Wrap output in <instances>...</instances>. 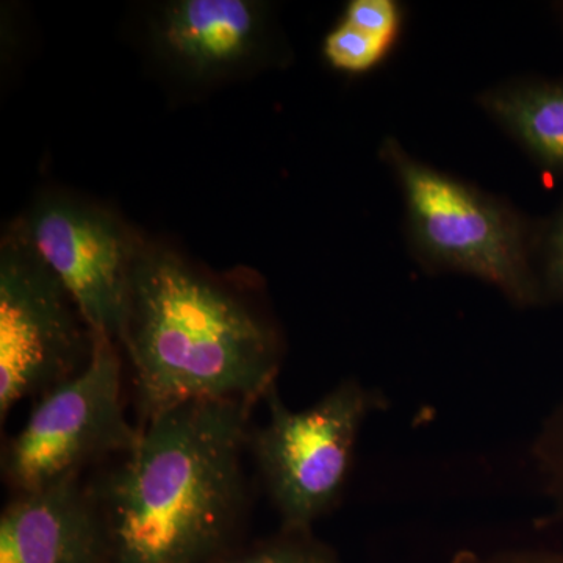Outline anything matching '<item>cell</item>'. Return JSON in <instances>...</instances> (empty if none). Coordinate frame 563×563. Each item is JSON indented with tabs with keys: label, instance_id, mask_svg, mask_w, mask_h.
Wrapping results in <instances>:
<instances>
[{
	"label": "cell",
	"instance_id": "cell-1",
	"mask_svg": "<svg viewBox=\"0 0 563 563\" xmlns=\"http://www.w3.org/2000/svg\"><path fill=\"white\" fill-rule=\"evenodd\" d=\"M254 404H180L140 426L135 446L91 485L109 563H214L236 548Z\"/></svg>",
	"mask_w": 563,
	"mask_h": 563
},
{
	"label": "cell",
	"instance_id": "cell-2",
	"mask_svg": "<svg viewBox=\"0 0 563 563\" xmlns=\"http://www.w3.org/2000/svg\"><path fill=\"white\" fill-rule=\"evenodd\" d=\"M120 343L133 369L139 426L180 404L257 402L282 361L279 332L244 288L144 240Z\"/></svg>",
	"mask_w": 563,
	"mask_h": 563
},
{
	"label": "cell",
	"instance_id": "cell-3",
	"mask_svg": "<svg viewBox=\"0 0 563 563\" xmlns=\"http://www.w3.org/2000/svg\"><path fill=\"white\" fill-rule=\"evenodd\" d=\"M379 157L401 191L407 243L424 268L477 277L518 307L544 302L536 263L539 222L420 161L391 136Z\"/></svg>",
	"mask_w": 563,
	"mask_h": 563
},
{
	"label": "cell",
	"instance_id": "cell-4",
	"mask_svg": "<svg viewBox=\"0 0 563 563\" xmlns=\"http://www.w3.org/2000/svg\"><path fill=\"white\" fill-rule=\"evenodd\" d=\"M117 342L92 333L87 365L43 393L3 454L2 472L16 493L80 477L102 459L121 457L140 439L122 401Z\"/></svg>",
	"mask_w": 563,
	"mask_h": 563
},
{
	"label": "cell",
	"instance_id": "cell-5",
	"mask_svg": "<svg viewBox=\"0 0 563 563\" xmlns=\"http://www.w3.org/2000/svg\"><path fill=\"white\" fill-rule=\"evenodd\" d=\"M92 332L20 224L0 246V420L87 365Z\"/></svg>",
	"mask_w": 563,
	"mask_h": 563
},
{
	"label": "cell",
	"instance_id": "cell-6",
	"mask_svg": "<svg viewBox=\"0 0 563 563\" xmlns=\"http://www.w3.org/2000/svg\"><path fill=\"white\" fill-rule=\"evenodd\" d=\"M265 399L268 421L250 435L252 453L282 529L312 531L343 490L372 396L344 383L301 412L285 406L276 385Z\"/></svg>",
	"mask_w": 563,
	"mask_h": 563
},
{
	"label": "cell",
	"instance_id": "cell-7",
	"mask_svg": "<svg viewBox=\"0 0 563 563\" xmlns=\"http://www.w3.org/2000/svg\"><path fill=\"white\" fill-rule=\"evenodd\" d=\"M18 224L91 332L120 343L132 266L143 240L103 207L62 192L41 196Z\"/></svg>",
	"mask_w": 563,
	"mask_h": 563
},
{
	"label": "cell",
	"instance_id": "cell-8",
	"mask_svg": "<svg viewBox=\"0 0 563 563\" xmlns=\"http://www.w3.org/2000/svg\"><path fill=\"white\" fill-rule=\"evenodd\" d=\"M101 507L91 485L70 477L16 493L0 517V563H109Z\"/></svg>",
	"mask_w": 563,
	"mask_h": 563
},
{
	"label": "cell",
	"instance_id": "cell-9",
	"mask_svg": "<svg viewBox=\"0 0 563 563\" xmlns=\"http://www.w3.org/2000/svg\"><path fill=\"white\" fill-rule=\"evenodd\" d=\"M268 44V9L250 0H177L157 22L158 51L195 81L250 68Z\"/></svg>",
	"mask_w": 563,
	"mask_h": 563
},
{
	"label": "cell",
	"instance_id": "cell-10",
	"mask_svg": "<svg viewBox=\"0 0 563 563\" xmlns=\"http://www.w3.org/2000/svg\"><path fill=\"white\" fill-rule=\"evenodd\" d=\"M477 103L539 168L563 176V76L507 81Z\"/></svg>",
	"mask_w": 563,
	"mask_h": 563
},
{
	"label": "cell",
	"instance_id": "cell-11",
	"mask_svg": "<svg viewBox=\"0 0 563 563\" xmlns=\"http://www.w3.org/2000/svg\"><path fill=\"white\" fill-rule=\"evenodd\" d=\"M214 563H340L335 551L322 543L312 531L282 529L277 536L233 548Z\"/></svg>",
	"mask_w": 563,
	"mask_h": 563
},
{
	"label": "cell",
	"instance_id": "cell-12",
	"mask_svg": "<svg viewBox=\"0 0 563 563\" xmlns=\"http://www.w3.org/2000/svg\"><path fill=\"white\" fill-rule=\"evenodd\" d=\"M391 47L340 20L325 35L322 55L333 69L346 74H365L377 68L390 54Z\"/></svg>",
	"mask_w": 563,
	"mask_h": 563
},
{
	"label": "cell",
	"instance_id": "cell-13",
	"mask_svg": "<svg viewBox=\"0 0 563 563\" xmlns=\"http://www.w3.org/2000/svg\"><path fill=\"white\" fill-rule=\"evenodd\" d=\"M536 263L544 302L563 303V198L554 213L539 222Z\"/></svg>",
	"mask_w": 563,
	"mask_h": 563
},
{
	"label": "cell",
	"instance_id": "cell-14",
	"mask_svg": "<svg viewBox=\"0 0 563 563\" xmlns=\"http://www.w3.org/2000/svg\"><path fill=\"white\" fill-rule=\"evenodd\" d=\"M342 21L395 46L401 35L404 11L395 0H351L344 9Z\"/></svg>",
	"mask_w": 563,
	"mask_h": 563
},
{
	"label": "cell",
	"instance_id": "cell-15",
	"mask_svg": "<svg viewBox=\"0 0 563 563\" xmlns=\"http://www.w3.org/2000/svg\"><path fill=\"white\" fill-rule=\"evenodd\" d=\"M539 450L544 473L563 507V406L548 422Z\"/></svg>",
	"mask_w": 563,
	"mask_h": 563
},
{
	"label": "cell",
	"instance_id": "cell-16",
	"mask_svg": "<svg viewBox=\"0 0 563 563\" xmlns=\"http://www.w3.org/2000/svg\"><path fill=\"white\" fill-rule=\"evenodd\" d=\"M454 563H563V550L507 551L492 555L461 554Z\"/></svg>",
	"mask_w": 563,
	"mask_h": 563
},
{
	"label": "cell",
	"instance_id": "cell-17",
	"mask_svg": "<svg viewBox=\"0 0 563 563\" xmlns=\"http://www.w3.org/2000/svg\"><path fill=\"white\" fill-rule=\"evenodd\" d=\"M555 16H558L559 22H561L562 31H563V2L554 3Z\"/></svg>",
	"mask_w": 563,
	"mask_h": 563
}]
</instances>
